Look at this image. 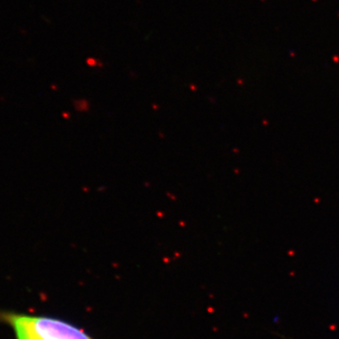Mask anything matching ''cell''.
Listing matches in <instances>:
<instances>
[{"instance_id":"1","label":"cell","mask_w":339,"mask_h":339,"mask_svg":"<svg viewBox=\"0 0 339 339\" xmlns=\"http://www.w3.org/2000/svg\"><path fill=\"white\" fill-rule=\"evenodd\" d=\"M0 323L12 328L15 339H94L77 326L47 315L0 311Z\"/></svg>"}]
</instances>
